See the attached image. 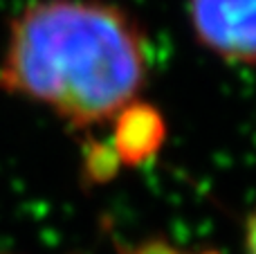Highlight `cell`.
Returning <instances> with one entry per match:
<instances>
[{
	"label": "cell",
	"instance_id": "cell-1",
	"mask_svg": "<svg viewBox=\"0 0 256 254\" xmlns=\"http://www.w3.org/2000/svg\"><path fill=\"white\" fill-rule=\"evenodd\" d=\"M146 76L142 27L102 0L30 4L14 18L0 61V90L50 108L74 128L115 120Z\"/></svg>",
	"mask_w": 256,
	"mask_h": 254
},
{
	"label": "cell",
	"instance_id": "cell-2",
	"mask_svg": "<svg viewBox=\"0 0 256 254\" xmlns=\"http://www.w3.org/2000/svg\"><path fill=\"white\" fill-rule=\"evenodd\" d=\"M189 18L198 43L212 54L256 66V0H189Z\"/></svg>",
	"mask_w": 256,
	"mask_h": 254
},
{
	"label": "cell",
	"instance_id": "cell-3",
	"mask_svg": "<svg viewBox=\"0 0 256 254\" xmlns=\"http://www.w3.org/2000/svg\"><path fill=\"white\" fill-rule=\"evenodd\" d=\"M115 120V153L120 160L128 164H140L158 151L164 138V124L150 106L132 102Z\"/></svg>",
	"mask_w": 256,
	"mask_h": 254
}]
</instances>
